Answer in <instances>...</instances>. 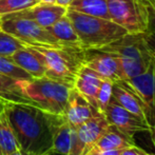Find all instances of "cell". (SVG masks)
I'll list each match as a JSON object with an SVG mask.
<instances>
[{
  "label": "cell",
  "instance_id": "6da1fadb",
  "mask_svg": "<svg viewBox=\"0 0 155 155\" xmlns=\"http://www.w3.org/2000/svg\"><path fill=\"white\" fill-rule=\"evenodd\" d=\"M20 149L30 155H43L52 147L49 113L31 104H8L4 108Z\"/></svg>",
  "mask_w": 155,
  "mask_h": 155
},
{
  "label": "cell",
  "instance_id": "7a4b0ae2",
  "mask_svg": "<svg viewBox=\"0 0 155 155\" xmlns=\"http://www.w3.org/2000/svg\"><path fill=\"white\" fill-rule=\"evenodd\" d=\"M41 59L45 77L74 86L76 75L84 64V49L80 47H36L27 45Z\"/></svg>",
  "mask_w": 155,
  "mask_h": 155
},
{
  "label": "cell",
  "instance_id": "3957f363",
  "mask_svg": "<svg viewBox=\"0 0 155 155\" xmlns=\"http://www.w3.org/2000/svg\"><path fill=\"white\" fill-rule=\"evenodd\" d=\"M98 49L110 52L118 58L124 80L145 72L153 60V53L146 40V33H128L118 40Z\"/></svg>",
  "mask_w": 155,
  "mask_h": 155
},
{
  "label": "cell",
  "instance_id": "277c9868",
  "mask_svg": "<svg viewBox=\"0 0 155 155\" xmlns=\"http://www.w3.org/2000/svg\"><path fill=\"white\" fill-rule=\"evenodd\" d=\"M82 49H98L124 37L128 32L111 19L94 17L76 11L67 10Z\"/></svg>",
  "mask_w": 155,
  "mask_h": 155
},
{
  "label": "cell",
  "instance_id": "5b68a950",
  "mask_svg": "<svg viewBox=\"0 0 155 155\" xmlns=\"http://www.w3.org/2000/svg\"><path fill=\"white\" fill-rule=\"evenodd\" d=\"M22 93L37 108L50 114L63 115L73 86L51 79L45 76L30 80H18Z\"/></svg>",
  "mask_w": 155,
  "mask_h": 155
},
{
  "label": "cell",
  "instance_id": "8992f818",
  "mask_svg": "<svg viewBox=\"0 0 155 155\" xmlns=\"http://www.w3.org/2000/svg\"><path fill=\"white\" fill-rule=\"evenodd\" d=\"M110 19L128 33H147L149 0H108Z\"/></svg>",
  "mask_w": 155,
  "mask_h": 155
},
{
  "label": "cell",
  "instance_id": "52a82bcc",
  "mask_svg": "<svg viewBox=\"0 0 155 155\" xmlns=\"http://www.w3.org/2000/svg\"><path fill=\"white\" fill-rule=\"evenodd\" d=\"M1 30L13 35L25 45L36 47H62L47 29L37 25L35 21L25 18H6L0 17Z\"/></svg>",
  "mask_w": 155,
  "mask_h": 155
},
{
  "label": "cell",
  "instance_id": "ba28073f",
  "mask_svg": "<svg viewBox=\"0 0 155 155\" xmlns=\"http://www.w3.org/2000/svg\"><path fill=\"white\" fill-rule=\"evenodd\" d=\"M110 124L102 113H98L81 126L74 128L71 148L68 155H86L94 148Z\"/></svg>",
  "mask_w": 155,
  "mask_h": 155
},
{
  "label": "cell",
  "instance_id": "9c48e42d",
  "mask_svg": "<svg viewBox=\"0 0 155 155\" xmlns=\"http://www.w3.org/2000/svg\"><path fill=\"white\" fill-rule=\"evenodd\" d=\"M124 81L133 90L143 104L147 116L148 124L153 128L155 124V58L153 55V60L139 75L135 76ZM153 136V135H152Z\"/></svg>",
  "mask_w": 155,
  "mask_h": 155
},
{
  "label": "cell",
  "instance_id": "30bf717a",
  "mask_svg": "<svg viewBox=\"0 0 155 155\" xmlns=\"http://www.w3.org/2000/svg\"><path fill=\"white\" fill-rule=\"evenodd\" d=\"M84 64L113 82L124 80L118 58L110 52L101 49H84Z\"/></svg>",
  "mask_w": 155,
  "mask_h": 155
},
{
  "label": "cell",
  "instance_id": "8fae6325",
  "mask_svg": "<svg viewBox=\"0 0 155 155\" xmlns=\"http://www.w3.org/2000/svg\"><path fill=\"white\" fill-rule=\"evenodd\" d=\"M104 115L111 126H114L127 135L132 137L138 133H150L153 135V128L147 121L133 115L112 99L104 110Z\"/></svg>",
  "mask_w": 155,
  "mask_h": 155
},
{
  "label": "cell",
  "instance_id": "7c38bea8",
  "mask_svg": "<svg viewBox=\"0 0 155 155\" xmlns=\"http://www.w3.org/2000/svg\"><path fill=\"white\" fill-rule=\"evenodd\" d=\"M68 8L58 5V4L49 3H38L25 10L19 12L11 13L1 17L6 18H25L33 20L40 27L47 29L48 27L54 25L57 20L67 14Z\"/></svg>",
  "mask_w": 155,
  "mask_h": 155
},
{
  "label": "cell",
  "instance_id": "4fadbf2b",
  "mask_svg": "<svg viewBox=\"0 0 155 155\" xmlns=\"http://www.w3.org/2000/svg\"><path fill=\"white\" fill-rule=\"evenodd\" d=\"M98 113L100 112H98L84 96L80 95L74 88L71 89L63 117L72 128L81 126Z\"/></svg>",
  "mask_w": 155,
  "mask_h": 155
},
{
  "label": "cell",
  "instance_id": "5bb4252c",
  "mask_svg": "<svg viewBox=\"0 0 155 155\" xmlns=\"http://www.w3.org/2000/svg\"><path fill=\"white\" fill-rule=\"evenodd\" d=\"M49 118L52 132V147L50 152L54 155H68L71 148L74 128L68 124L63 115L49 113Z\"/></svg>",
  "mask_w": 155,
  "mask_h": 155
},
{
  "label": "cell",
  "instance_id": "9a60e30c",
  "mask_svg": "<svg viewBox=\"0 0 155 155\" xmlns=\"http://www.w3.org/2000/svg\"><path fill=\"white\" fill-rule=\"evenodd\" d=\"M111 99L114 100L116 104H118L127 111L132 113L133 115L143 119L148 123L143 104L124 80L113 82L112 98Z\"/></svg>",
  "mask_w": 155,
  "mask_h": 155
},
{
  "label": "cell",
  "instance_id": "2e32d148",
  "mask_svg": "<svg viewBox=\"0 0 155 155\" xmlns=\"http://www.w3.org/2000/svg\"><path fill=\"white\" fill-rule=\"evenodd\" d=\"M102 79L104 78L100 75H98L95 71L82 64L79 71H78L77 75H76L73 86V88L80 95L84 96L96 110H97L96 95H97L98 89H99Z\"/></svg>",
  "mask_w": 155,
  "mask_h": 155
},
{
  "label": "cell",
  "instance_id": "e0dca14e",
  "mask_svg": "<svg viewBox=\"0 0 155 155\" xmlns=\"http://www.w3.org/2000/svg\"><path fill=\"white\" fill-rule=\"evenodd\" d=\"M11 59L18 67L29 73L33 78H39L45 76V68L41 59L36 53L25 45L22 49H19L12 56Z\"/></svg>",
  "mask_w": 155,
  "mask_h": 155
},
{
  "label": "cell",
  "instance_id": "ac0fdd59",
  "mask_svg": "<svg viewBox=\"0 0 155 155\" xmlns=\"http://www.w3.org/2000/svg\"><path fill=\"white\" fill-rule=\"evenodd\" d=\"M134 137L127 135L114 126H109L107 131L101 135L93 150H119L135 146Z\"/></svg>",
  "mask_w": 155,
  "mask_h": 155
},
{
  "label": "cell",
  "instance_id": "d6986e66",
  "mask_svg": "<svg viewBox=\"0 0 155 155\" xmlns=\"http://www.w3.org/2000/svg\"><path fill=\"white\" fill-rule=\"evenodd\" d=\"M47 30L61 45L81 48L77 33L67 14L61 17L59 20L56 21L54 25L48 27Z\"/></svg>",
  "mask_w": 155,
  "mask_h": 155
},
{
  "label": "cell",
  "instance_id": "ffe728a7",
  "mask_svg": "<svg viewBox=\"0 0 155 155\" xmlns=\"http://www.w3.org/2000/svg\"><path fill=\"white\" fill-rule=\"evenodd\" d=\"M0 99L3 101L12 104H25L35 106L36 104L28 98L21 91L18 80L5 76L0 73Z\"/></svg>",
  "mask_w": 155,
  "mask_h": 155
},
{
  "label": "cell",
  "instance_id": "44dd1931",
  "mask_svg": "<svg viewBox=\"0 0 155 155\" xmlns=\"http://www.w3.org/2000/svg\"><path fill=\"white\" fill-rule=\"evenodd\" d=\"M68 8L81 14L110 19L108 0H73Z\"/></svg>",
  "mask_w": 155,
  "mask_h": 155
},
{
  "label": "cell",
  "instance_id": "7402d4cb",
  "mask_svg": "<svg viewBox=\"0 0 155 155\" xmlns=\"http://www.w3.org/2000/svg\"><path fill=\"white\" fill-rule=\"evenodd\" d=\"M19 143L8 120L5 111L0 113V151L3 155H8L19 149Z\"/></svg>",
  "mask_w": 155,
  "mask_h": 155
},
{
  "label": "cell",
  "instance_id": "603a6c76",
  "mask_svg": "<svg viewBox=\"0 0 155 155\" xmlns=\"http://www.w3.org/2000/svg\"><path fill=\"white\" fill-rule=\"evenodd\" d=\"M0 73L16 80H30L32 76L16 64L11 57L0 56Z\"/></svg>",
  "mask_w": 155,
  "mask_h": 155
},
{
  "label": "cell",
  "instance_id": "cb8c5ba5",
  "mask_svg": "<svg viewBox=\"0 0 155 155\" xmlns=\"http://www.w3.org/2000/svg\"><path fill=\"white\" fill-rule=\"evenodd\" d=\"M25 45L18 38L4 31H0V56L11 57L19 49L25 48Z\"/></svg>",
  "mask_w": 155,
  "mask_h": 155
},
{
  "label": "cell",
  "instance_id": "d4e9b609",
  "mask_svg": "<svg viewBox=\"0 0 155 155\" xmlns=\"http://www.w3.org/2000/svg\"><path fill=\"white\" fill-rule=\"evenodd\" d=\"M38 0H0V17L38 4Z\"/></svg>",
  "mask_w": 155,
  "mask_h": 155
},
{
  "label": "cell",
  "instance_id": "484cf974",
  "mask_svg": "<svg viewBox=\"0 0 155 155\" xmlns=\"http://www.w3.org/2000/svg\"><path fill=\"white\" fill-rule=\"evenodd\" d=\"M112 87L113 81L104 78L100 84L99 89H98L97 95H96V106H97L98 112L102 113V114L112 98Z\"/></svg>",
  "mask_w": 155,
  "mask_h": 155
},
{
  "label": "cell",
  "instance_id": "4316f807",
  "mask_svg": "<svg viewBox=\"0 0 155 155\" xmlns=\"http://www.w3.org/2000/svg\"><path fill=\"white\" fill-rule=\"evenodd\" d=\"M148 32L155 33V0H149V27Z\"/></svg>",
  "mask_w": 155,
  "mask_h": 155
},
{
  "label": "cell",
  "instance_id": "83f0119b",
  "mask_svg": "<svg viewBox=\"0 0 155 155\" xmlns=\"http://www.w3.org/2000/svg\"><path fill=\"white\" fill-rule=\"evenodd\" d=\"M147 152L145 150L138 148L136 145L132 146V147H128L124 148V149L121 150V152L119 153V155H146Z\"/></svg>",
  "mask_w": 155,
  "mask_h": 155
},
{
  "label": "cell",
  "instance_id": "f1b7e54d",
  "mask_svg": "<svg viewBox=\"0 0 155 155\" xmlns=\"http://www.w3.org/2000/svg\"><path fill=\"white\" fill-rule=\"evenodd\" d=\"M146 40L151 49L152 53L155 56V33L154 32H147L146 33Z\"/></svg>",
  "mask_w": 155,
  "mask_h": 155
},
{
  "label": "cell",
  "instance_id": "f546056e",
  "mask_svg": "<svg viewBox=\"0 0 155 155\" xmlns=\"http://www.w3.org/2000/svg\"><path fill=\"white\" fill-rule=\"evenodd\" d=\"M93 150V149H92ZM123 149L119 150H94L97 155H119Z\"/></svg>",
  "mask_w": 155,
  "mask_h": 155
},
{
  "label": "cell",
  "instance_id": "4dcf8cb0",
  "mask_svg": "<svg viewBox=\"0 0 155 155\" xmlns=\"http://www.w3.org/2000/svg\"><path fill=\"white\" fill-rule=\"evenodd\" d=\"M72 1H73V0H56V4L64 6V8H69V5L71 4Z\"/></svg>",
  "mask_w": 155,
  "mask_h": 155
},
{
  "label": "cell",
  "instance_id": "1f68e13d",
  "mask_svg": "<svg viewBox=\"0 0 155 155\" xmlns=\"http://www.w3.org/2000/svg\"><path fill=\"white\" fill-rule=\"evenodd\" d=\"M8 155H30L28 152H25V151H23L22 149H20L19 148L18 150H16L15 152H13V153H11V154H8Z\"/></svg>",
  "mask_w": 155,
  "mask_h": 155
},
{
  "label": "cell",
  "instance_id": "d6a6232c",
  "mask_svg": "<svg viewBox=\"0 0 155 155\" xmlns=\"http://www.w3.org/2000/svg\"><path fill=\"white\" fill-rule=\"evenodd\" d=\"M39 3H49V4H54L56 3V0H38Z\"/></svg>",
  "mask_w": 155,
  "mask_h": 155
},
{
  "label": "cell",
  "instance_id": "836d02e7",
  "mask_svg": "<svg viewBox=\"0 0 155 155\" xmlns=\"http://www.w3.org/2000/svg\"><path fill=\"white\" fill-rule=\"evenodd\" d=\"M6 104H8V102H5V101H3V100L0 99V113L4 110V108H5Z\"/></svg>",
  "mask_w": 155,
  "mask_h": 155
},
{
  "label": "cell",
  "instance_id": "e575fe53",
  "mask_svg": "<svg viewBox=\"0 0 155 155\" xmlns=\"http://www.w3.org/2000/svg\"><path fill=\"white\" fill-rule=\"evenodd\" d=\"M86 155H97V154H96V152L94 151V150H91V151L89 152L88 154H86Z\"/></svg>",
  "mask_w": 155,
  "mask_h": 155
},
{
  "label": "cell",
  "instance_id": "d590c367",
  "mask_svg": "<svg viewBox=\"0 0 155 155\" xmlns=\"http://www.w3.org/2000/svg\"><path fill=\"white\" fill-rule=\"evenodd\" d=\"M152 138H153V143H154V146H155V124H154V133H153V136H152Z\"/></svg>",
  "mask_w": 155,
  "mask_h": 155
},
{
  "label": "cell",
  "instance_id": "8d00e7d4",
  "mask_svg": "<svg viewBox=\"0 0 155 155\" xmlns=\"http://www.w3.org/2000/svg\"><path fill=\"white\" fill-rule=\"evenodd\" d=\"M146 155H155V154H149V153H147V154H146Z\"/></svg>",
  "mask_w": 155,
  "mask_h": 155
},
{
  "label": "cell",
  "instance_id": "74e56055",
  "mask_svg": "<svg viewBox=\"0 0 155 155\" xmlns=\"http://www.w3.org/2000/svg\"><path fill=\"white\" fill-rule=\"evenodd\" d=\"M0 155H3V154H2V152H1V151H0Z\"/></svg>",
  "mask_w": 155,
  "mask_h": 155
},
{
  "label": "cell",
  "instance_id": "f35d334b",
  "mask_svg": "<svg viewBox=\"0 0 155 155\" xmlns=\"http://www.w3.org/2000/svg\"><path fill=\"white\" fill-rule=\"evenodd\" d=\"M0 31H1V27H0Z\"/></svg>",
  "mask_w": 155,
  "mask_h": 155
}]
</instances>
